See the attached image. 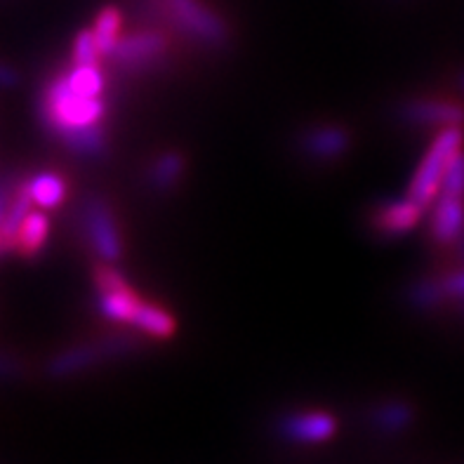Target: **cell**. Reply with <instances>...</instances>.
Wrapping results in <instances>:
<instances>
[{
  "label": "cell",
  "mask_w": 464,
  "mask_h": 464,
  "mask_svg": "<svg viewBox=\"0 0 464 464\" xmlns=\"http://www.w3.org/2000/svg\"><path fill=\"white\" fill-rule=\"evenodd\" d=\"M147 26H165L208 53L231 45V26L203 0H137Z\"/></svg>",
  "instance_id": "obj_1"
},
{
  "label": "cell",
  "mask_w": 464,
  "mask_h": 464,
  "mask_svg": "<svg viewBox=\"0 0 464 464\" xmlns=\"http://www.w3.org/2000/svg\"><path fill=\"white\" fill-rule=\"evenodd\" d=\"M106 59L123 76L156 73L170 62V35L168 31H160V26H144L135 34L123 35Z\"/></svg>",
  "instance_id": "obj_2"
},
{
  "label": "cell",
  "mask_w": 464,
  "mask_h": 464,
  "mask_svg": "<svg viewBox=\"0 0 464 464\" xmlns=\"http://www.w3.org/2000/svg\"><path fill=\"white\" fill-rule=\"evenodd\" d=\"M78 229L82 234V243L90 247L94 257L106 265H116L123 259V238L118 227L116 212L109 200L100 194H88L78 208Z\"/></svg>",
  "instance_id": "obj_3"
},
{
  "label": "cell",
  "mask_w": 464,
  "mask_h": 464,
  "mask_svg": "<svg viewBox=\"0 0 464 464\" xmlns=\"http://www.w3.org/2000/svg\"><path fill=\"white\" fill-rule=\"evenodd\" d=\"M462 128L455 125V128H443L439 135H436L434 144L430 147L427 156H424L422 165L415 172V179L411 184V191H408V198H412L420 206L430 208L431 200L441 194L443 177H446L448 165L453 160L455 153L462 147Z\"/></svg>",
  "instance_id": "obj_4"
},
{
  "label": "cell",
  "mask_w": 464,
  "mask_h": 464,
  "mask_svg": "<svg viewBox=\"0 0 464 464\" xmlns=\"http://www.w3.org/2000/svg\"><path fill=\"white\" fill-rule=\"evenodd\" d=\"M141 337L135 335H116L106 337V340L97 342V344H81V347H71L54 356L50 363V375L53 377H69L76 372L88 371L92 365L102 363L109 359H121V356H130L141 349Z\"/></svg>",
  "instance_id": "obj_5"
},
{
  "label": "cell",
  "mask_w": 464,
  "mask_h": 464,
  "mask_svg": "<svg viewBox=\"0 0 464 464\" xmlns=\"http://www.w3.org/2000/svg\"><path fill=\"white\" fill-rule=\"evenodd\" d=\"M352 147V132L337 123H318L300 130L295 137V149L306 160L330 165L340 160Z\"/></svg>",
  "instance_id": "obj_6"
},
{
  "label": "cell",
  "mask_w": 464,
  "mask_h": 464,
  "mask_svg": "<svg viewBox=\"0 0 464 464\" xmlns=\"http://www.w3.org/2000/svg\"><path fill=\"white\" fill-rule=\"evenodd\" d=\"M394 116L411 128H462L464 106L450 100H406L394 106Z\"/></svg>",
  "instance_id": "obj_7"
},
{
  "label": "cell",
  "mask_w": 464,
  "mask_h": 464,
  "mask_svg": "<svg viewBox=\"0 0 464 464\" xmlns=\"http://www.w3.org/2000/svg\"><path fill=\"white\" fill-rule=\"evenodd\" d=\"M337 430L335 415L330 412L306 411V412H288L276 422V434L290 443L300 446H312L333 439Z\"/></svg>",
  "instance_id": "obj_8"
},
{
  "label": "cell",
  "mask_w": 464,
  "mask_h": 464,
  "mask_svg": "<svg viewBox=\"0 0 464 464\" xmlns=\"http://www.w3.org/2000/svg\"><path fill=\"white\" fill-rule=\"evenodd\" d=\"M424 212H427V208L415 203L412 198L389 200V203H382L372 210L371 229L382 238H399V236L418 227Z\"/></svg>",
  "instance_id": "obj_9"
},
{
  "label": "cell",
  "mask_w": 464,
  "mask_h": 464,
  "mask_svg": "<svg viewBox=\"0 0 464 464\" xmlns=\"http://www.w3.org/2000/svg\"><path fill=\"white\" fill-rule=\"evenodd\" d=\"M464 234V198L441 194L431 215L430 236L439 247H450Z\"/></svg>",
  "instance_id": "obj_10"
},
{
  "label": "cell",
  "mask_w": 464,
  "mask_h": 464,
  "mask_svg": "<svg viewBox=\"0 0 464 464\" xmlns=\"http://www.w3.org/2000/svg\"><path fill=\"white\" fill-rule=\"evenodd\" d=\"M184 172H187V159L182 151H165L147 168V187L153 194H170L179 187Z\"/></svg>",
  "instance_id": "obj_11"
},
{
  "label": "cell",
  "mask_w": 464,
  "mask_h": 464,
  "mask_svg": "<svg viewBox=\"0 0 464 464\" xmlns=\"http://www.w3.org/2000/svg\"><path fill=\"white\" fill-rule=\"evenodd\" d=\"M412 420H415V408L408 401H382L368 411V422L380 434H401L411 427Z\"/></svg>",
  "instance_id": "obj_12"
},
{
  "label": "cell",
  "mask_w": 464,
  "mask_h": 464,
  "mask_svg": "<svg viewBox=\"0 0 464 464\" xmlns=\"http://www.w3.org/2000/svg\"><path fill=\"white\" fill-rule=\"evenodd\" d=\"M29 188L34 196V203L43 210H57L64 206L66 191H69V182L62 172L43 170L38 175L29 177Z\"/></svg>",
  "instance_id": "obj_13"
},
{
  "label": "cell",
  "mask_w": 464,
  "mask_h": 464,
  "mask_svg": "<svg viewBox=\"0 0 464 464\" xmlns=\"http://www.w3.org/2000/svg\"><path fill=\"white\" fill-rule=\"evenodd\" d=\"M47 236H50V219H47V215L41 210H31L29 218L24 219L17 236H14V250L22 257H34V255L43 250Z\"/></svg>",
  "instance_id": "obj_14"
},
{
  "label": "cell",
  "mask_w": 464,
  "mask_h": 464,
  "mask_svg": "<svg viewBox=\"0 0 464 464\" xmlns=\"http://www.w3.org/2000/svg\"><path fill=\"white\" fill-rule=\"evenodd\" d=\"M406 302L411 309L420 314H434L439 312L448 302L446 290L441 285L439 276H422L412 281L406 290Z\"/></svg>",
  "instance_id": "obj_15"
},
{
  "label": "cell",
  "mask_w": 464,
  "mask_h": 464,
  "mask_svg": "<svg viewBox=\"0 0 464 464\" xmlns=\"http://www.w3.org/2000/svg\"><path fill=\"white\" fill-rule=\"evenodd\" d=\"M140 333L149 337H156V340H168V337L175 335L177 324L175 318L170 316L168 312H163L160 306L151 304V302H140L137 306L135 316H132V324Z\"/></svg>",
  "instance_id": "obj_16"
},
{
  "label": "cell",
  "mask_w": 464,
  "mask_h": 464,
  "mask_svg": "<svg viewBox=\"0 0 464 464\" xmlns=\"http://www.w3.org/2000/svg\"><path fill=\"white\" fill-rule=\"evenodd\" d=\"M141 297L132 288L116 293H97V309L111 324H132Z\"/></svg>",
  "instance_id": "obj_17"
},
{
  "label": "cell",
  "mask_w": 464,
  "mask_h": 464,
  "mask_svg": "<svg viewBox=\"0 0 464 464\" xmlns=\"http://www.w3.org/2000/svg\"><path fill=\"white\" fill-rule=\"evenodd\" d=\"M121 29H123V14H121L118 7L109 5L97 14L92 34L97 45H100L102 57H106V54L111 53L113 47L118 45V41L123 38V35H121Z\"/></svg>",
  "instance_id": "obj_18"
},
{
  "label": "cell",
  "mask_w": 464,
  "mask_h": 464,
  "mask_svg": "<svg viewBox=\"0 0 464 464\" xmlns=\"http://www.w3.org/2000/svg\"><path fill=\"white\" fill-rule=\"evenodd\" d=\"M69 85L82 97H104V73L102 66H78L73 64L66 71Z\"/></svg>",
  "instance_id": "obj_19"
},
{
  "label": "cell",
  "mask_w": 464,
  "mask_h": 464,
  "mask_svg": "<svg viewBox=\"0 0 464 464\" xmlns=\"http://www.w3.org/2000/svg\"><path fill=\"white\" fill-rule=\"evenodd\" d=\"M100 45L94 41L92 31H81L71 47V62L78 66H100L102 64Z\"/></svg>",
  "instance_id": "obj_20"
},
{
  "label": "cell",
  "mask_w": 464,
  "mask_h": 464,
  "mask_svg": "<svg viewBox=\"0 0 464 464\" xmlns=\"http://www.w3.org/2000/svg\"><path fill=\"white\" fill-rule=\"evenodd\" d=\"M439 278H441V285L446 290V297L458 304L459 316L464 318V265L443 271Z\"/></svg>",
  "instance_id": "obj_21"
},
{
  "label": "cell",
  "mask_w": 464,
  "mask_h": 464,
  "mask_svg": "<svg viewBox=\"0 0 464 464\" xmlns=\"http://www.w3.org/2000/svg\"><path fill=\"white\" fill-rule=\"evenodd\" d=\"M92 281L97 285V293H116V290H128L130 283L125 281L123 274L113 266H109L106 262L94 266Z\"/></svg>",
  "instance_id": "obj_22"
},
{
  "label": "cell",
  "mask_w": 464,
  "mask_h": 464,
  "mask_svg": "<svg viewBox=\"0 0 464 464\" xmlns=\"http://www.w3.org/2000/svg\"><path fill=\"white\" fill-rule=\"evenodd\" d=\"M441 194L446 196H462L464 198V151L459 149L448 165L446 177H443Z\"/></svg>",
  "instance_id": "obj_23"
},
{
  "label": "cell",
  "mask_w": 464,
  "mask_h": 464,
  "mask_svg": "<svg viewBox=\"0 0 464 464\" xmlns=\"http://www.w3.org/2000/svg\"><path fill=\"white\" fill-rule=\"evenodd\" d=\"M17 184L10 182L7 177H0V227H3V222H5L10 203L12 198H14V191H17Z\"/></svg>",
  "instance_id": "obj_24"
},
{
  "label": "cell",
  "mask_w": 464,
  "mask_h": 464,
  "mask_svg": "<svg viewBox=\"0 0 464 464\" xmlns=\"http://www.w3.org/2000/svg\"><path fill=\"white\" fill-rule=\"evenodd\" d=\"M17 73L10 69V66L0 64V88H10V85H17Z\"/></svg>",
  "instance_id": "obj_25"
},
{
  "label": "cell",
  "mask_w": 464,
  "mask_h": 464,
  "mask_svg": "<svg viewBox=\"0 0 464 464\" xmlns=\"http://www.w3.org/2000/svg\"><path fill=\"white\" fill-rule=\"evenodd\" d=\"M10 250H14V247H12V243H10V241H5V238H3V236H0V255L10 253Z\"/></svg>",
  "instance_id": "obj_26"
},
{
  "label": "cell",
  "mask_w": 464,
  "mask_h": 464,
  "mask_svg": "<svg viewBox=\"0 0 464 464\" xmlns=\"http://www.w3.org/2000/svg\"><path fill=\"white\" fill-rule=\"evenodd\" d=\"M459 88L464 90V71H462V73H459Z\"/></svg>",
  "instance_id": "obj_27"
}]
</instances>
